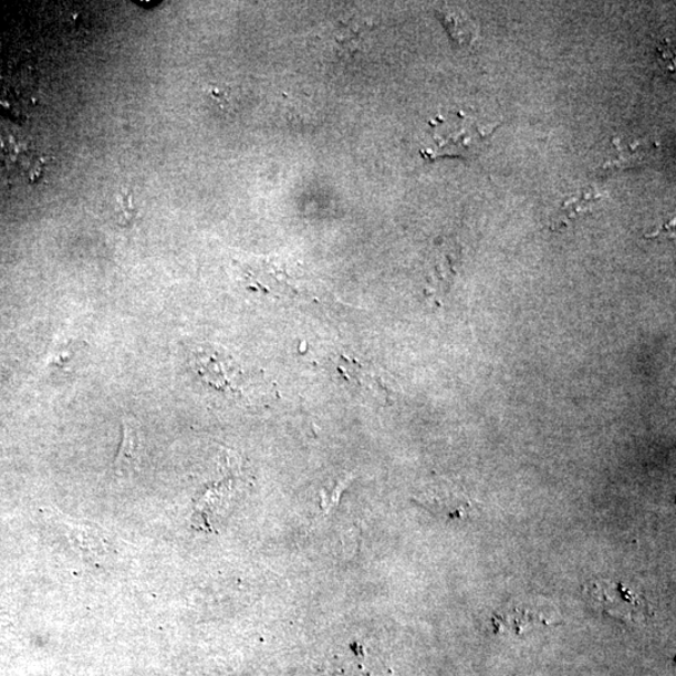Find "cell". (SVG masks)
<instances>
[{"label": "cell", "instance_id": "obj_1", "mask_svg": "<svg viewBox=\"0 0 676 676\" xmlns=\"http://www.w3.org/2000/svg\"><path fill=\"white\" fill-rule=\"evenodd\" d=\"M487 136L478 123L461 112L440 116L430 122L431 141L422 150V155L428 160L443 157L471 158L480 154Z\"/></svg>", "mask_w": 676, "mask_h": 676}, {"label": "cell", "instance_id": "obj_2", "mask_svg": "<svg viewBox=\"0 0 676 676\" xmlns=\"http://www.w3.org/2000/svg\"><path fill=\"white\" fill-rule=\"evenodd\" d=\"M586 594L609 616L623 622H649L653 611L647 599L623 583L596 582L589 584Z\"/></svg>", "mask_w": 676, "mask_h": 676}, {"label": "cell", "instance_id": "obj_3", "mask_svg": "<svg viewBox=\"0 0 676 676\" xmlns=\"http://www.w3.org/2000/svg\"><path fill=\"white\" fill-rule=\"evenodd\" d=\"M246 274L249 275L251 285L257 290L270 294V297L284 300H299L301 298H310V292L303 285L294 280L290 273L281 270L280 266L261 262L247 269Z\"/></svg>", "mask_w": 676, "mask_h": 676}, {"label": "cell", "instance_id": "obj_4", "mask_svg": "<svg viewBox=\"0 0 676 676\" xmlns=\"http://www.w3.org/2000/svg\"><path fill=\"white\" fill-rule=\"evenodd\" d=\"M122 443L114 461V470L119 475L136 471L143 457L142 426L135 417H123Z\"/></svg>", "mask_w": 676, "mask_h": 676}, {"label": "cell", "instance_id": "obj_5", "mask_svg": "<svg viewBox=\"0 0 676 676\" xmlns=\"http://www.w3.org/2000/svg\"><path fill=\"white\" fill-rule=\"evenodd\" d=\"M603 196L595 189H585L571 196L561 205L559 211L551 218L550 227L552 230H563L570 223L579 220L580 217L592 212L595 205Z\"/></svg>", "mask_w": 676, "mask_h": 676}, {"label": "cell", "instance_id": "obj_6", "mask_svg": "<svg viewBox=\"0 0 676 676\" xmlns=\"http://www.w3.org/2000/svg\"><path fill=\"white\" fill-rule=\"evenodd\" d=\"M616 158L606 164V168L625 169L646 164L653 155V145L643 141L624 143L622 139L614 138Z\"/></svg>", "mask_w": 676, "mask_h": 676}, {"label": "cell", "instance_id": "obj_7", "mask_svg": "<svg viewBox=\"0 0 676 676\" xmlns=\"http://www.w3.org/2000/svg\"><path fill=\"white\" fill-rule=\"evenodd\" d=\"M341 373L344 374L352 383L357 384L361 388L366 392H373L383 398L389 397V389L384 384L383 378L379 377L375 371L357 364L354 360H344L340 365Z\"/></svg>", "mask_w": 676, "mask_h": 676}, {"label": "cell", "instance_id": "obj_8", "mask_svg": "<svg viewBox=\"0 0 676 676\" xmlns=\"http://www.w3.org/2000/svg\"><path fill=\"white\" fill-rule=\"evenodd\" d=\"M437 17L441 19L455 44L466 46L472 43L476 30L470 18L454 8L441 9Z\"/></svg>", "mask_w": 676, "mask_h": 676}, {"label": "cell", "instance_id": "obj_9", "mask_svg": "<svg viewBox=\"0 0 676 676\" xmlns=\"http://www.w3.org/2000/svg\"><path fill=\"white\" fill-rule=\"evenodd\" d=\"M71 540L75 548L93 555H103L107 551V539L103 531L92 523H74L70 528Z\"/></svg>", "mask_w": 676, "mask_h": 676}, {"label": "cell", "instance_id": "obj_10", "mask_svg": "<svg viewBox=\"0 0 676 676\" xmlns=\"http://www.w3.org/2000/svg\"><path fill=\"white\" fill-rule=\"evenodd\" d=\"M674 225H675V221L673 220L672 222L666 223L665 226L659 228L658 231H656V232H654L652 235H646V238H652V240H654V238H659L664 233H668L669 236H674Z\"/></svg>", "mask_w": 676, "mask_h": 676}]
</instances>
